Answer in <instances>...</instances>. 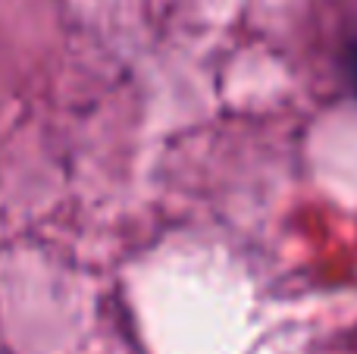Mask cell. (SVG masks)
I'll return each instance as SVG.
<instances>
[{
    "label": "cell",
    "mask_w": 357,
    "mask_h": 354,
    "mask_svg": "<svg viewBox=\"0 0 357 354\" xmlns=\"http://www.w3.org/2000/svg\"><path fill=\"white\" fill-rule=\"evenodd\" d=\"M339 75L342 82H345V88L357 98V31L345 41V47H342L339 54Z\"/></svg>",
    "instance_id": "1"
}]
</instances>
